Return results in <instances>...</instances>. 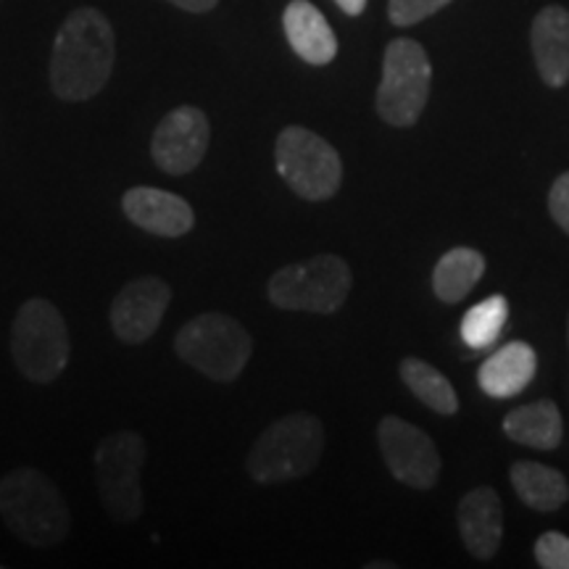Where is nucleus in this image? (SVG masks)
Returning <instances> with one entry per match:
<instances>
[{
    "label": "nucleus",
    "instance_id": "nucleus-11",
    "mask_svg": "<svg viewBox=\"0 0 569 569\" xmlns=\"http://www.w3.org/2000/svg\"><path fill=\"white\" fill-rule=\"evenodd\" d=\"M209 142V117L196 106H180V109L169 111L156 127L151 140L153 163L172 177L190 174L201 167Z\"/></svg>",
    "mask_w": 569,
    "mask_h": 569
},
{
    "label": "nucleus",
    "instance_id": "nucleus-14",
    "mask_svg": "<svg viewBox=\"0 0 569 569\" xmlns=\"http://www.w3.org/2000/svg\"><path fill=\"white\" fill-rule=\"evenodd\" d=\"M459 532L475 559L488 561L501 549L503 509L493 488H475L459 501Z\"/></svg>",
    "mask_w": 569,
    "mask_h": 569
},
{
    "label": "nucleus",
    "instance_id": "nucleus-16",
    "mask_svg": "<svg viewBox=\"0 0 569 569\" xmlns=\"http://www.w3.org/2000/svg\"><path fill=\"white\" fill-rule=\"evenodd\" d=\"M282 30L298 59L327 67L338 56V38L325 13L309 0H290L282 13Z\"/></svg>",
    "mask_w": 569,
    "mask_h": 569
},
{
    "label": "nucleus",
    "instance_id": "nucleus-23",
    "mask_svg": "<svg viewBox=\"0 0 569 569\" xmlns=\"http://www.w3.org/2000/svg\"><path fill=\"white\" fill-rule=\"evenodd\" d=\"M453 0H388V19L396 27H415L430 19L432 13L443 11Z\"/></svg>",
    "mask_w": 569,
    "mask_h": 569
},
{
    "label": "nucleus",
    "instance_id": "nucleus-22",
    "mask_svg": "<svg viewBox=\"0 0 569 569\" xmlns=\"http://www.w3.org/2000/svg\"><path fill=\"white\" fill-rule=\"evenodd\" d=\"M509 319V301L503 296H490L486 301L467 311L465 319H461V340L472 348V351H480V348H490L501 338L503 327H507Z\"/></svg>",
    "mask_w": 569,
    "mask_h": 569
},
{
    "label": "nucleus",
    "instance_id": "nucleus-20",
    "mask_svg": "<svg viewBox=\"0 0 569 569\" xmlns=\"http://www.w3.org/2000/svg\"><path fill=\"white\" fill-rule=\"evenodd\" d=\"M486 274V256L475 248H451L440 256L432 272V290L443 303H459L472 293L475 284Z\"/></svg>",
    "mask_w": 569,
    "mask_h": 569
},
{
    "label": "nucleus",
    "instance_id": "nucleus-18",
    "mask_svg": "<svg viewBox=\"0 0 569 569\" xmlns=\"http://www.w3.org/2000/svg\"><path fill=\"white\" fill-rule=\"evenodd\" d=\"M503 432L509 440L519 446L538 448V451H553L565 438V425H561V411L549 398H540L528 407L509 411L503 419Z\"/></svg>",
    "mask_w": 569,
    "mask_h": 569
},
{
    "label": "nucleus",
    "instance_id": "nucleus-21",
    "mask_svg": "<svg viewBox=\"0 0 569 569\" xmlns=\"http://www.w3.org/2000/svg\"><path fill=\"white\" fill-rule=\"evenodd\" d=\"M401 372L403 386H407L411 393H415L425 407H430L438 415L451 417L459 411V398L457 390H453L451 382H448L446 375H440L436 367L427 365V361L417 359V356H409V359L401 361L398 367Z\"/></svg>",
    "mask_w": 569,
    "mask_h": 569
},
{
    "label": "nucleus",
    "instance_id": "nucleus-26",
    "mask_svg": "<svg viewBox=\"0 0 569 569\" xmlns=\"http://www.w3.org/2000/svg\"><path fill=\"white\" fill-rule=\"evenodd\" d=\"M167 3L177 6V9L188 13H209L219 6V0H167Z\"/></svg>",
    "mask_w": 569,
    "mask_h": 569
},
{
    "label": "nucleus",
    "instance_id": "nucleus-4",
    "mask_svg": "<svg viewBox=\"0 0 569 569\" xmlns=\"http://www.w3.org/2000/svg\"><path fill=\"white\" fill-rule=\"evenodd\" d=\"M174 351L209 380L234 382L251 361L253 338L234 317L206 311L177 332Z\"/></svg>",
    "mask_w": 569,
    "mask_h": 569
},
{
    "label": "nucleus",
    "instance_id": "nucleus-1",
    "mask_svg": "<svg viewBox=\"0 0 569 569\" xmlns=\"http://www.w3.org/2000/svg\"><path fill=\"white\" fill-rule=\"evenodd\" d=\"M117 61V34L103 11H71L61 24L51 56V90L67 103L96 98L109 82Z\"/></svg>",
    "mask_w": 569,
    "mask_h": 569
},
{
    "label": "nucleus",
    "instance_id": "nucleus-10",
    "mask_svg": "<svg viewBox=\"0 0 569 569\" xmlns=\"http://www.w3.org/2000/svg\"><path fill=\"white\" fill-rule=\"evenodd\" d=\"M377 443L398 482L417 490L436 486L440 478V453L425 430L401 417H386L377 427Z\"/></svg>",
    "mask_w": 569,
    "mask_h": 569
},
{
    "label": "nucleus",
    "instance_id": "nucleus-3",
    "mask_svg": "<svg viewBox=\"0 0 569 569\" xmlns=\"http://www.w3.org/2000/svg\"><path fill=\"white\" fill-rule=\"evenodd\" d=\"M325 451V427L315 415L293 411L261 432L248 453V475L261 486L301 480L311 475Z\"/></svg>",
    "mask_w": 569,
    "mask_h": 569
},
{
    "label": "nucleus",
    "instance_id": "nucleus-9",
    "mask_svg": "<svg viewBox=\"0 0 569 569\" xmlns=\"http://www.w3.org/2000/svg\"><path fill=\"white\" fill-rule=\"evenodd\" d=\"M96 482L113 522H138L146 511L140 475L146 467V440L134 430L106 436L96 448Z\"/></svg>",
    "mask_w": 569,
    "mask_h": 569
},
{
    "label": "nucleus",
    "instance_id": "nucleus-13",
    "mask_svg": "<svg viewBox=\"0 0 569 569\" xmlns=\"http://www.w3.org/2000/svg\"><path fill=\"white\" fill-rule=\"evenodd\" d=\"M124 217L134 227L156 234V238H182L196 227V213L184 198L169 190L138 184L122 198Z\"/></svg>",
    "mask_w": 569,
    "mask_h": 569
},
{
    "label": "nucleus",
    "instance_id": "nucleus-27",
    "mask_svg": "<svg viewBox=\"0 0 569 569\" xmlns=\"http://www.w3.org/2000/svg\"><path fill=\"white\" fill-rule=\"evenodd\" d=\"M338 9L348 13V17H361L367 9V0H336Z\"/></svg>",
    "mask_w": 569,
    "mask_h": 569
},
{
    "label": "nucleus",
    "instance_id": "nucleus-7",
    "mask_svg": "<svg viewBox=\"0 0 569 569\" xmlns=\"http://www.w3.org/2000/svg\"><path fill=\"white\" fill-rule=\"evenodd\" d=\"M432 84L430 56L417 40L388 42L382 80L377 88V113L390 127H411L422 117Z\"/></svg>",
    "mask_w": 569,
    "mask_h": 569
},
{
    "label": "nucleus",
    "instance_id": "nucleus-8",
    "mask_svg": "<svg viewBox=\"0 0 569 569\" xmlns=\"http://www.w3.org/2000/svg\"><path fill=\"white\" fill-rule=\"evenodd\" d=\"M277 172L303 201H330L343 182L340 153L306 127H284L274 146Z\"/></svg>",
    "mask_w": 569,
    "mask_h": 569
},
{
    "label": "nucleus",
    "instance_id": "nucleus-2",
    "mask_svg": "<svg viewBox=\"0 0 569 569\" xmlns=\"http://www.w3.org/2000/svg\"><path fill=\"white\" fill-rule=\"evenodd\" d=\"M0 517L13 536L34 549L59 546L71 528L61 490L34 467H19L0 480Z\"/></svg>",
    "mask_w": 569,
    "mask_h": 569
},
{
    "label": "nucleus",
    "instance_id": "nucleus-24",
    "mask_svg": "<svg viewBox=\"0 0 569 569\" xmlns=\"http://www.w3.org/2000/svg\"><path fill=\"white\" fill-rule=\"evenodd\" d=\"M536 561L543 569H569V538L549 530L536 540Z\"/></svg>",
    "mask_w": 569,
    "mask_h": 569
},
{
    "label": "nucleus",
    "instance_id": "nucleus-5",
    "mask_svg": "<svg viewBox=\"0 0 569 569\" xmlns=\"http://www.w3.org/2000/svg\"><path fill=\"white\" fill-rule=\"evenodd\" d=\"M69 330L59 306L46 298H30L19 306L11 325L13 365L30 382L48 386L69 365Z\"/></svg>",
    "mask_w": 569,
    "mask_h": 569
},
{
    "label": "nucleus",
    "instance_id": "nucleus-17",
    "mask_svg": "<svg viewBox=\"0 0 569 569\" xmlns=\"http://www.w3.org/2000/svg\"><path fill=\"white\" fill-rule=\"evenodd\" d=\"M538 369V356L532 346L515 340L498 348L482 361L478 369V382L490 398H511L530 386Z\"/></svg>",
    "mask_w": 569,
    "mask_h": 569
},
{
    "label": "nucleus",
    "instance_id": "nucleus-28",
    "mask_svg": "<svg viewBox=\"0 0 569 569\" xmlns=\"http://www.w3.org/2000/svg\"><path fill=\"white\" fill-rule=\"evenodd\" d=\"M367 569H396L393 561H369Z\"/></svg>",
    "mask_w": 569,
    "mask_h": 569
},
{
    "label": "nucleus",
    "instance_id": "nucleus-12",
    "mask_svg": "<svg viewBox=\"0 0 569 569\" xmlns=\"http://www.w3.org/2000/svg\"><path fill=\"white\" fill-rule=\"evenodd\" d=\"M172 301V288L161 277L146 274L119 290L109 309L113 336L127 346H140L156 336Z\"/></svg>",
    "mask_w": 569,
    "mask_h": 569
},
{
    "label": "nucleus",
    "instance_id": "nucleus-15",
    "mask_svg": "<svg viewBox=\"0 0 569 569\" xmlns=\"http://www.w3.org/2000/svg\"><path fill=\"white\" fill-rule=\"evenodd\" d=\"M530 46L540 80L549 88L569 82V11L565 6H546L532 19Z\"/></svg>",
    "mask_w": 569,
    "mask_h": 569
},
{
    "label": "nucleus",
    "instance_id": "nucleus-6",
    "mask_svg": "<svg viewBox=\"0 0 569 569\" xmlns=\"http://www.w3.org/2000/svg\"><path fill=\"white\" fill-rule=\"evenodd\" d=\"M353 274L346 259L319 253L301 264L277 269L267 284V296L277 309L311 311V315H336L351 293Z\"/></svg>",
    "mask_w": 569,
    "mask_h": 569
},
{
    "label": "nucleus",
    "instance_id": "nucleus-19",
    "mask_svg": "<svg viewBox=\"0 0 569 569\" xmlns=\"http://www.w3.org/2000/svg\"><path fill=\"white\" fill-rule=\"evenodd\" d=\"M511 486L519 501L536 511H557L567 503L569 482L559 469L540 465V461H517L511 465Z\"/></svg>",
    "mask_w": 569,
    "mask_h": 569
},
{
    "label": "nucleus",
    "instance_id": "nucleus-25",
    "mask_svg": "<svg viewBox=\"0 0 569 569\" xmlns=\"http://www.w3.org/2000/svg\"><path fill=\"white\" fill-rule=\"evenodd\" d=\"M549 213L561 230L569 234V172L559 174L549 190Z\"/></svg>",
    "mask_w": 569,
    "mask_h": 569
}]
</instances>
